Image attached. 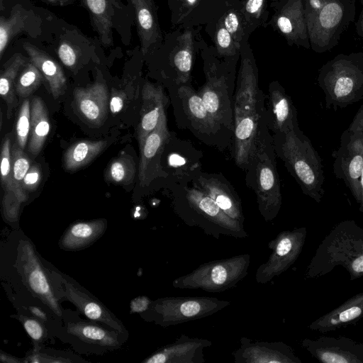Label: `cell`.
Listing matches in <instances>:
<instances>
[{"instance_id":"6da1fadb","label":"cell","mask_w":363,"mask_h":363,"mask_svg":"<svg viewBox=\"0 0 363 363\" xmlns=\"http://www.w3.org/2000/svg\"><path fill=\"white\" fill-rule=\"evenodd\" d=\"M248 39L245 37L241 43L233 106V158L244 171L255 153L266 108L264 95L259 87L258 67Z\"/></svg>"},{"instance_id":"7a4b0ae2","label":"cell","mask_w":363,"mask_h":363,"mask_svg":"<svg viewBox=\"0 0 363 363\" xmlns=\"http://www.w3.org/2000/svg\"><path fill=\"white\" fill-rule=\"evenodd\" d=\"M342 267L350 280L363 277V228L353 220L335 225L317 247L307 272L308 278L316 279Z\"/></svg>"},{"instance_id":"3957f363","label":"cell","mask_w":363,"mask_h":363,"mask_svg":"<svg viewBox=\"0 0 363 363\" xmlns=\"http://www.w3.org/2000/svg\"><path fill=\"white\" fill-rule=\"evenodd\" d=\"M277 156L300 186L303 193L320 203L325 194L322 160L300 128L272 133Z\"/></svg>"},{"instance_id":"277c9868","label":"cell","mask_w":363,"mask_h":363,"mask_svg":"<svg viewBox=\"0 0 363 363\" xmlns=\"http://www.w3.org/2000/svg\"><path fill=\"white\" fill-rule=\"evenodd\" d=\"M200 52L206 82L198 94L216 122L233 132V108L230 91L235 80L239 59L223 60L217 55L214 46L206 43Z\"/></svg>"},{"instance_id":"5b68a950","label":"cell","mask_w":363,"mask_h":363,"mask_svg":"<svg viewBox=\"0 0 363 363\" xmlns=\"http://www.w3.org/2000/svg\"><path fill=\"white\" fill-rule=\"evenodd\" d=\"M318 84L327 108H345L363 99V52L340 54L319 70Z\"/></svg>"},{"instance_id":"8992f818","label":"cell","mask_w":363,"mask_h":363,"mask_svg":"<svg viewBox=\"0 0 363 363\" xmlns=\"http://www.w3.org/2000/svg\"><path fill=\"white\" fill-rule=\"evenodd\" d=\"M276 157L264 112L255 153L245 171L247 186L255 191L258 201L266 208H277L281 200Z\"/></svg>"},{"instance_id":"52a82bcc","label":"cell","mask_w":363,"mask_h":363,"mask_svg":"<svg viewBox=\"0 0 363 363\" xmlns=\"http://www.w3.org/2000/svg\"><path fill=\"white\" fill-rule=\"evenodd\" d=\"M201 28L176 27L165 34L160 46L150 55L158 57L163 74L176 86L190 84L194 57L206 43Z\"/></svg>"},{"instance_id":"ba28073f","label":"cell","mask_w":363,"mask_h":363,"mask_svg":"<svg viewBox=\"0 0 363 363\" xmlns=\"http://www.w3.org/2000/svg\"><path fill=\"white\" fill-rule=\"evenodd\" d=\"M355 13V0H328L317 13L306 17L311 49L321 53L335 47Z\"/></svg>"},{"instance_id":"9c48e42d","label":"cell","mask_w":363,"mask_h":363,"mask_svg":"<svg viewBox=\"0 0 363 363\" xmlns=\"http://www.w3.org/2000/svg\"><path fill=\"white\" fill-rule=\"evenodd\" d=\"M333 172L350 190L357 203L360 201L359 180L363 169V133L346 129L338 149L334 152Z\"/></svg>"},{"instance_id":"30bf717a","label":"cell","mask_w":363,"mask_h":363,"mask_svg":"<svg viewBox=\"0 0 363 363\" xmlns=\"http://www.w3.org/2000/svg\"><path fill=\"white\" fill-rule=\"evenodd\" d=\"M272 9L267 22L274 31L284 38L288 45L309 49L310 41L303 0L271 1Z\"/></svg>"},{"instance_id":"8fae6325","label":"cell","mask_w":363,"mask_h":363,"mask_svg":"<svg viewBox=\"0 0 363 363\" xmlns=\"http://www.w3.org/2000/svg\"><path fill=\"white\" fill-rule=\"evenodd\" d=\"M18 255L21 272L29 290L60 317L62 311L58 299L33 245L28 240L21 241Z\"/></svg>"},{"instance_id":"7c38bea8","label":"cell","mask_w":363,"mask_h":363,"mask_svg":"<svg viewBox=\"0 0 363 363\" xmlns=\"http://www.w3.org/2000/svg\"><path fill=\"white\" fill-rule=\"evenodd\" d=\"M174 27L206 26L216 23L227 7L222 0H167Z\"/></svg>"},{"instance_id":"4fadbf2b","label":"cell","mask_w":363,"mask_h":363,"mask_svg":"<svg viewBox=\"0 0 363 363\" xmlns=\"http://www.w3.org/2000/svg\"><path fill=\"white\" fill-rule=\"evenodd\" d=\"M303 346L323 363H363V344L346 337L306 339Z\"/></svg>"},{"instance_id":"5bb4252c","label":"cell","mask_w":363,"mask_h":363,"mask_svg":"<svg viewBox=\"0 0 363 363\" xmlns=\"http://www.w3.org/2000/svg\"><path fill=\"white\" fill-rule=\"evenodd\" d=\"M170 136L167 117L164 116L157 128L147 135L140 145V160L138 177L141 185H148L161 172L164 173L161 160Z\"/></svg>"},{"instance_id":"9a60e30c","label":"cell","mask_w":363,"mask_h":363,"mask_svg":"<svg viewBox=\"0 0 363 363\" xmlns=\"http://www.w3.org/2000/svg\"><path fill=\"white\" fill-rule=\"evenodd\" d=\"M269 106L265 108V118L272 133L299 128L297 111L291 97L277 81L268 88Z\"/></svg>"},{"instance_id":"2e32d148","label":"cell","mask_w":363,"mask_h":363,"mask_svg":"<svg viewBox=\"0 0 363 363\" xmlns=\"http://www.w3.org/2000/svg\"><path fill=\"white\" fill-rule=\"evenodd\" d=\"M60 279L64 296L72 302L88 318L104 323L122 335L127 333L122 323L101 303L80 289V287H77L67 281L62 275H60Z\"/></svg>"},{"instance_id":"e0dca14e","label":"cell","mask_w":363,"mask_h":363,"mask_svg":"<svg viewBox=\"0 0 363 363\" xmlns=\"http://www.w3.org/2000/svg\"><path fill=\"white\" fill-rule=\"evenodd\" d=\"M135 9L137 30L143 56L151 55L162 44L164 35L160 28L154 0H131Z\"/></svg>"},{"instance_id":"ac0fdd59","label":"cell","mask_w":363,"mask_h":363,"mask_svg":"<svg viewBox=\"0 0 363 363\" xmlns=\"http://www.w3.org/2000/svg\"><path fill=\"white\" fill-rule=\"evenodd\" d=\"M167 101L162 86L149 82L145 83L142 90L140 119L137 129L139 145L166 116Z\"/></svg>"},{"instance_id":"d6986e66","label":"cell","mask_w":363,"mask_h":363,"mask_svg":"<svg viewBox=\"0 0 363 363\" xmlns=\"http://www.w3.org/2000/svg\"><path fill=\"white\" fill-rule=\"evenodd\" d=\"M178 96L191 125L199 134L208 137L223 128L208 111L201 97L190 84L177 86Z\"/></svg>"},{"instance_id":"ffe728a7","label":"cell","mask_w":363,"mask_h":363,"mask_svg":"<svg viewBox=\"0 0 363 363\" xmlns=\"http://www.w3.org/2000/svg\"><path fill=\"white\" fill-rule=\"evenodd\" d=\"M12 173L10 186L4 192L3 206L6 216L16 218L21 204L27 199V193L23 189V178L30 167L28 155L16 143L11 147Z\"/></svg>"},{"instance_id":"44dd1931","label":"cell","mask_w":363,"mask_h":363,"mask_svg":"<svg viewBox=\"0 0 363 363\" xmlns=\"http://www.w3.org/2000/svg\"><path fill=\"white\" fill-rule=\"evenodd\" d=\"M363 318V291L348 298L341 305L318 318L308 328L321 333L356 324Z\"/></svg>"},{"instance_id":"7402d4cb","label":"cell","mask_w":363,"mask_h":363,"mask_svg":"<svg viewBox=\"0 0 363 363\" xmlns=\"http://www.w3.org/2000/svg\"><path fill=\"white\" fill-rule=\"evenodd\" d=\"M41 19L33 11L16 5L8 18L0 17V58L14 36L26 33L32 37L40 34Z\"/></svg>"},{"instance_id":"603a6c76","label":"cell","mask_w":363,"mask_h":363,"mask_svg":"<svg viewBox=\"0 0 363 363\" xmlns=\"http://www.w3.org/2000/svg\"><path fill=\"white\" fill-rule=\"evenodd\" d=\"M73 94L77 108L87 121L98 125L104 121L108 105V91L104 83L97 82L86 87H77Z\"/></svg>"},{"instance_id":"cb8c5ba5","label":"cell","mask_w":363,"mask_h":363,"mask_svg":"<svg viewBox=\"0 0 363 363\" xmlns=\"http://www.w3.org/2000/svg\"><path fill=\"white\" fill-rule=\"evenodd\" d=\"M191 182L211 197L223 212L232 216L238 214L236 194L222 174H208L200 171Z\"/></svg>"},{"instance_id":"d4e9b609","label":"cell","mask_w":363,"mask_h":363,"mask_svg":"<svg viewBox=\"0 0 363 363\" xmlns=\"http://www.w3.org/2000/svg\"><path fill=\"white\" fill-rule=\"evenodd\" d=\"M202 153L191 144L176 138V150H172L167 157V166L174 170L176 185L191 182L201 171L200 160Z\"/></svg>"},{"instance_id":"484cf974","label":"cell","mask_w":363,"mask_h":363,"mask_svg":"<svg viewBox=\"0 0 363 363\" xmlns=\"http://www.w3.org/2000/svg\"><path fill=\"white\" fill-rule=\"evenodd\" d=\"M23 47L30 61L48 82L53 98L57 99L64 94L67 88V80L62 67L46 52L31 43L26 42Z\"/></svg>"},{"instance_id":"4316f807","label":"cell","mask_w":363,"mask_h":363,"mask_svg":"<svg viewBox=\"0 0 363 363\" xmlns=\"http://www.w3.org/2000/svg\"><path fill=\"white\" fill-rule=\"evenodd\" d=\"M106 220L80 221L71 225L60 241V247L66 250L82 249L97 240L104 232Z\"/></svg>"},{"instance_id":"83f0119b","label":"cell","mask_w":363,"mask_h":363,"mask_svg":"<svg viewBox=\"0 0 363 363\" xmlns=\"http://www.w3.org/2000/svg\"><path fill=\"white\" fill-rule=\"evenodd\" d=\"M66 329L69 335L88 344L108 349H116L121 345L118 332L113 329L107 330L95 323H70L67 325Z\"/></svg>"},{"instance_id":"f1b7e54d","label":"cell","mask_w":363,"mask_h":363,"mask_svg":"<svg viewBox=\"0 0 363 363\" xmlns=\"http://www.w3.org/2000/svg\"><path fill=\"white\" fill-rule=\"evenodd\" d=\"M30 110V130L27 149L33 156L36 157L47 140L50 123L48 109L41 98H33Z\"/></svg>"},{"instance_id":"f546056e","label":"cell","mask_w":363,"mask_h":363,"mask_svg":"<svg viewBox=\"0 0 363 363\" xmlns=\"http://www.w3.org/2000/svg\"><path fill=\"white\" fill-rule=\"evenodd\" d=\"M89 10L92 23L104 46L112 43L113 6H118L116 0H83Z\"/></svg>"},{"instance_id":"4dcf8cb0","label":"cell","mask_w":363,"mask_h":363,"mask_svg":"<svg viewBox=\"0 0 363 363\" xmlns=\"http://www.w3.org/2000/svg\"><path fill=\"white\" fill-rule=\"evenodd\" d=\"M26 58L16 53L4 65L0 74V95L7 106V116H12L16 106L15 82L19 71L26 64Z\"/></svg>"},{"instance_id":"1f68e13d","label":"cell","mask_w":363,"mask_h":363,"mask_svg":"<svg viewBox=\"0 0 363 363\" xmlns=\"http://www.w3.org/2000/svg\"><path fill=\"white\" fill-rule=\"evenodd\" d=\"M105 140H79L72 145L64 155V166L69 171L77 170L89 163L106 146Z\"/></svg>"},{"instance_id":"d6a6232c","label":"cell","mask_w":363,"mask_h":363,"mask_svg":"<svg viewBox=\"0 0 363 363\" xmlns=\"http://www.w3.org/2000/svg\"><path fill=\"white\" fill-rule=\"evenodd\" d=\"M205 30L213 42L217 55L223 60L240 59V48L237 45L220 18L205 26Z\"/></svg>"},{"instance_id":"836d02e7","label":"cell","mask_w":363,"mask_h":363,"mask_svg":"<svg viewBox=\"0 0 363 363\" xmlns=\"http://www.w3.org/2000/svg\"><path fill=\"white\" fill-rule=\"evenodd\" d=\"M269 0H240V8L247 35L259 27H267L269 18Z\"/></svg>"},{"instance_id":"e575fe53","label":"cell","mask_w":363,"mask_h":363,"mask_svg":"<svg viewBox=\"0 0 363 363\" xmlns=\"http://www.w3.org/2000/svg\"><path fill=\"white\" fill-rule=\"evenodd\" d=\"M135 174L134 160L129 155H123L110 162L106 172V178L116 184L128 185L133 182Z\"/></svg>"},{"instance_id":"d590c367","label":"cell","mask_w":363,"mask_h":363,"mask_svg":"<svg viewBox=\"0 0 363 363\" xmlns=\"http://www.w3.org/2000/svg\"><path fill=\"white\" fill-rule=\"evenodd\" d=\"M44 77L30 61L27 62L15 82V90L20 98L27 99L41 84Z\"/></svg>"},{"instance_id":"8d00e7d4","label":"cell","mask_w":363,"mask_h":363,"mask_svg":"<svg viewBox=\"0 0 363 363\" xmlns=\"http://www.w3.org/2000/svg\"><path fill=\"white\" fill-rule=\"evenodd\" d=\"M240 1L228 6L220 18L227 30L240 48L243 38L249 36L246 34L244 20L240 8Z\"/></svg>"},{"instance_id":"74e56055","label":"cell","mask_w":363,"mask_h":363,"mask_svg":"<svg viewBox=\"0 0 363 363\" xmlns=\"http://www.w3.org/2000/svg\"><path fill=\"white\" fill-rule=\"evenodd\" d=\"M30 101L26 99L19 108L16 124V143L23 150L30 135Z\"/></svg>"},{"instance_id":"f35d334b","label":"cell","mask_w":363,"mask_h":363,"mask_svg":"<svg viewBox=\"0 0 363 363\" xmlns=\"http://www.w3.org/2000/svg\"><path fill=\"white\" fill-rule=\"evenodd\" d=\"M12 173L11 145L9 135L4 140L1 150V182L4 192L7 191Z\"/></svg>"},{"instance_id":"ab89813d","label":"cell","mask_w":363,"mask_h":363,"mask_svg":"<svg viewBox=\"0 0 363 363\" xmlns=\"http://www.w3.org/2000/svg\"><path fill=\"white\" fill-rule=\"evenodd\" d=\"M57 53L64 65L69 68H73L76 65L80 55L78 46L67 40L59 43Z\"/></svg>"},{"instance_id":"60d3db41","label":"cell","mask_w":363,"mask_h":363,"mask_svg":"<svg viewBox=\"0 0 363 363\" xmlns=\"http://www.w3.org/2000/svg\"><path fill=\"white\" fill-rule=\"evenodd\" d=\"M22 322L26 331L33 340L40 342L44 338L45 328L37 319L23 317Z\"/></svg>"},{"instance_id":"b9f144b4","label":"cell","mask_w":363,"mask_h":363,"mask_svg":"<svg viewBox=\"0 0 363 363\" xmlns=\"http://www.w3.org/2000/svg\"><path fill=\"white\" fill-rule=\"evenodd\" d=\"M41 176L42 172L40 165L37 164L31 165L23 181V186L25 191H34L41 182Z\"/></svg>"},{"instance_id":"7bdbcfd3","label":"cell","mask_w":363,"mask_h":363,"mask_svg":"<svg viewBox=\"0 0 363 363\" xmlns=\"http://www.w3.org/2000/svg\"><path fill=\"white\" fill-rule=\"evenodd\" d=\"M201 309L200 304L194 301H189L182 304L180 311L181 313L187 317H191L196 315Z\"/></svg>"},{"instance_id":"ee69618b","label":"cell","mask_w":363,"mask_h":363,"mask_svg":"<svg viewBox=\"0 0 363 363\" xmlns=\"http://www.w3.org/2000/svg\"><path fill=\"white\" fill-rule=\"evenodd\" d=\"M348 129L352 131H359L363 133V104L359 107V110L356 113Z\"/></svg>"},{"instance_id":"f6af8a7d","label":"cell","mask_w":363,"mask_h":363,"mask_svg":"<svg viewBox=\"0 0 363 363\" xmlns=\"http://www.w3.org/2000/svg\"><path fill=\"white\" fill-rule=\"evenodd\" d=\"M211 277L214 283L222 284L227 279V271L222 266H216L212 269Z\"/></svg>"},{"instance_id":"bcb514c9","label":"cell","mask_w":363,"mask_h":363,"mask_svg":"<svg viewBox=\"0 0 363 363\" xmlns=\"http://www.w3.org/2000/svg\"><path fill=\"white\" fill-rule=\"evenodd\" d=\"M124 100L123 97L118 94H114L111 98L109 106L110 110L113 113H118L123 107Z\"/></svg>"},{"instance_id":"7dc6e473","label":"cell","mask_w":363,"mask_h":363,"mask_svg":"<svg viewBox=\"0 0 363 363\" xmlns=\"http://www.w3.org/2000/svg\"><path fill=\"white\" fill-rule=\"evenodd\" d=\"M30 313L37 318L45 321L47 319L46 314L40 308L33 306L30 308Z\"/></svg>"},{"instance_id":"c3c4849f","label":"cell","mask_w":363,"mask_h":363,"mask_svg":"<svg viewBox=\"0 0 363 363\" xmlns=\"http://www.w3.org/2000/svg\"><path fill=\"white\" fill-rule=\"evenodd\" d=\"M362 9L356 25L357 32L358 34L363 38V0H360Z\"/></svg>"},{"instance_id":"681fc988","label":"cell","mask_w":363,"mask_h":363,"mask_svg":"<svg viewBox=\"0 0 363 363\" xmlns=\"http://www.w3.org/2000/svg\"><path fill=\"white\" fill-rule=\"evenodd\" d=\"M141 304H147V302L145 301H143L140 298L133 301L130 304L132 311L138 312V311H143V308H142V306H140Z\"/></svg>"},{"instance_id":"f907efd6","label":"cell","mask_w":363,"mask_h":363,"mask_svg":"<svg viewBox=\"0 0 363 363\" xmlns=\"http://www.w3.org/2000/svg\"><path fill=\"white\" fill-rule=\"evenodd\" d=\"M359 189H360V201L359 203V211L363 213V169L362 171V174L359 180Z\"/></svg>"},{"instance_id":"816d5d0a","label":"cell","mask_w":363,"mask_h":363,"mask_svg":"<svg viewBox=\"0 0 363 363\" xmlns=\"http://www.w3.org/2000/svg\"><path fill=\"white\" fill-rule=\"evenodd\" d=\"M1 362H18V359L13 358V357L9 356L6 354L1 353Z\"/></svg>"},{"instance_id":"f5cc1de1","label":"cell","mask_w":363,"mask_h":363,"mask_svg":"<svg viewBox=\"0 0 363 363\" xmlns=\"http://www.w3.org/2000/svg\"><path fill=\"white\" fill-rule=\"evenodd\" d=\"M222 1H224L228 5H231L233 4H235L238 1H239L240 0H222Z\"/></svg>"},{"instance_id":"db71d44e","label":"cell","mask_w":363,"mask_h":363,"mask_svg":"<svg viewBox=\"0 0 363 363\" xmlns=\"http://www.w3.org/2000/svg\"><path fill=\"white\" fill-rule=\"evenodd\" d=\"M4 0H0V10L2 11L4 9V4H3Z\"/></svg>"},{"instance_id":"11a10c76","label":"cell","mask_w":363,"mask_h":363,"mask_svg":"<svg viewBox=\"0 0 363 363\" xmlns=\"http://www.w3.org/2000/svg\"><path fill=\"white\" fill-rule=\"evenodd\" d=\"M47 1L50 3H57L58 1H60V0H47Z\"/></svg>"},{"instance_id":"9f6ffc18","label":"cell","mask_w":363,"mask_h":363,"mask_svg":"<svg viewBox=\"0 0 363 363\" xmlns=\"http://www.w3.org/2000/svg\"><path fill=\"white\" fill-rule=\"evenodd\" d=\"M68 0H60V4L63 5L65 2H67Z\"/></svg>"},{"instance_id":"6f0895ef","label":"cell","mask_w":363,"mask_h":363,"mask_svg":"<svg viewBox=\"0 0 363 363\" xmlns=\"http://www.w3.org/2000/svg\"><path fill=\"white\" fill-rule=\"evenodd\" d=\"M280 1V0H269V1Z\"/></svg>"},{"instance_id":"680465c9","label":"cell","mask_w":363,"mask_h":363,"mask_svg":"<svg viewBox=\"0 0 363 363\" xmlns=\"http://www.w3.org/2000/svg\"><path fill=\"white\" fill-rule=\"evenodd\" d=\"M327 1H328V0H327Z\"/></svg>"}]
</instances>
